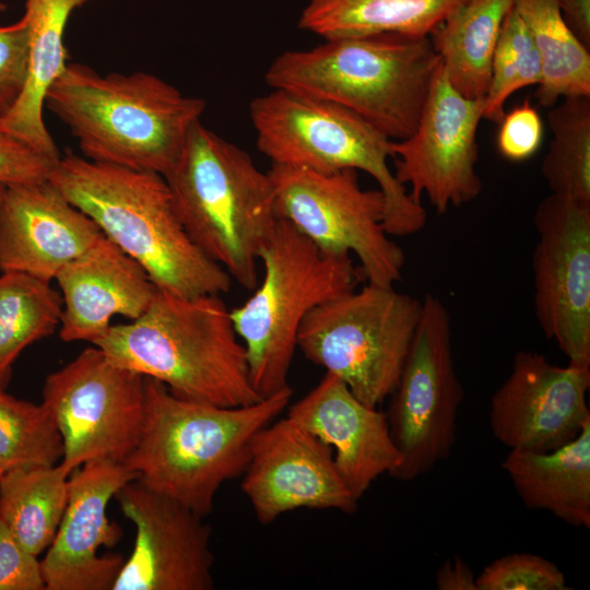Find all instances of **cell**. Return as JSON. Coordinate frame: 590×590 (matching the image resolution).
Masks as SVG:
<instances>
[{
    "label": "cell",
    "instance_id": "6da1fadb",
    "mask_svg": "<svg viewBox=\"0 0 590 590\" xmlns=\"http://www.w3.org/2000/svg\"><path fill=\"white\" fill-rule=\"evenodd\" d=\"M47 180L139 262L157 288L186 297L229 291V274L186 232L163 175L68 150Z\"/></svg>",
    "mask_w": 590,
    "mask_h": 590
},
{
    "label": "cell",
    "instance_id": "7a4b0ae2",
    "mask_svg": "<svg viewBox=\"0 0 590 590\" xmlns=\"http://www.w3.org/2000/svg\"><path fill=\"white\" fill-rule=\"evenodd\" d=\"M286 387L261 400L221 406L180 398L145 377V417L140 439L123 462L148 487L202 517L221 486L243 475L255 435L290 404Z\"/></svg>",
    "mask_w": 590,
    "mask_h": 590
},
{
    "label": "cell",
    "instance_id": "3957f363",
    "mask_svg": "<svg viewBox=\"0 0 590 590\" xmlns=\"http://www.w3.org/2000/svg\"><path fill=\"white\" fill-rule=\"evenodd\" d=\"M45 105L76 139L87 160L166 175L205 102L148 72L101 74L68 63Z\"/></svg>",
    "mask_w": 590,
    "mask_h": 590
},
{
    "label": "cell",
    "instance_id": "277c9868",
    "mask_svg": "<svg viewBox=\"0 0 590 590\" xmlns=\"http://www.w3.org/2000/svg\"><path fill=\"white\" fill-rule=\"evenodd\" d=\"M115 364L163 382L174 394L221 406L261 400L245 346L220 295L160 290L148 309L92 342Z\"/></svg>",
    "mask_w": 590,
    "mask_h": 590
},
{
    "label": "cell",
    "instance_id": "5b68a950",
    "mask_svg": "<svg viewBox=\"0 0 590 590\" xmlns=\"http://www.w3.org/2000/svg\"><path fill=\"white\" fill-rule=\"evenodd\" d=\"M439 64L429 36L377 33L284 51L266 82L345 107L399 141L415 131Z\"/></svg>",
    "mask_w": 590,
    "mask_h": 590
},
{
    "label": "cell",
    "instance_id": "8992f818",
    "mask_svg": "<svg viewBox=\"0 0 590 590\" xmlns=\"http://www.w3.org/2000/svg\"><path fill=\"white\" fill-rule=\"evenodd\" d=\"M164 178L192 241L244 288L253 290L259 252L279 220L268 172L199 120Z\"/></svg>",
    "mask_w": 590,
    "mask_h": 590
},
{
    "label": "cell",
    "instance_id": "52a82bcc",
    "mask_svg": "<svg viewBox=\"0 0 590 590\" xmlns=\"http://www.w3.org/2000/svg\"><path fill=\"white\" fill-rule=\"evenodd\" d=\"M258 150L271 164L321 174L355 169L369 174L385 200L384 227L410 236L427 221L389 166L391 139L354 111L323 99L272 88L250 102Z\"/></svg>",
    "mask_w": 590,
    "mask_h": 590
},
{
    "label": "cell",
    "instance_id": "ba28073f",
    "mask_svg": "<svg viewBox=\"0 0 590 590\" xmlns=\"http://www.w3.org/2000/svg\"><path fill=\"white\" fill-rule=\"evenodd\" d=\"M259 260L261 282L243 305L231 310V317L246 350L251 385L260 398H267L290 387L287 377L305 317L355 290L363 274L351 255L321 251L282 219Z\"/></svg>",
    "mask_w": 590,
    "mask_h": 590
},
{
    "label": "cell",
    "instance_id": "9c48e42d",
    "mask_svg": "<svg viewBox=\"0 0 590 590\" xmlns=\"http://www.w3.org/2000/svg\"><path fill=\"white\" fill-rule=\"evenodd\" d=\"M422 314V300L367 283L305 317L297 347L377 408L398 386Z\"/></svg>",
    "mask_w": 590,
    "mask_h": 590
},
{
    "label": "cell",
    "instance_id": "30bf717a",
    "mask_svg": "<svg viewBox=\"0 0 590 590\" xmlns=\"http://www.w3.org/2000/svg\"><path fill=\"white\" fill-rule=\"evenodd\" d=\"M278 219L330 255H356L367 283L393 286L402 278L403 249L384 227L385 200L366 190L355 169L321 174L271 164Z\"/></svg>",
    "mask_w": 590,
    "mask_h": 590
},
{
    "label": "cell",
    "instance_id": "8fae6325",
    "mask_svg": "<svg viewBox=\"0 0 590 590\" xmlns=\"http://www.w3.org/2000/svg\"><path fill=\"white\" fill-rule=\"evenodd\" d=\"M387 418L401 464L392 477L410 482L446 460L457 436L464 390L451 346V319L444 302L427 293Z\"/></svg>",
    "mask_w": 590,
    "mask_h": 590
},
{
    "label": "cell",
    "instance_id": "7c38bea8",
    "mask_svg": "<svg viewBox=\"0 0 590 590\" xmlns=\"http://www.w3.org/2000/svg\"><path fill=\"white\" fill-rule=\"evenodd\" d=\"M43 403L72 471L88 461L122 463L134 450L145 417V377L111 362L96 345L46 377Z\"/></svg>",
    "mask_w": 590,
    "mask_h": 590
},
{
    "label": "cell",
    "instance_id": "4fadbf2b",
    "mask_svg": "<svg viewBox=\"0 0 590 590\" xmlns=\"http://www.w3.org/2000/svg\"><path fill=\"white\" fill-rule=\"evenodd\" d=\"M533 226V307L568 364L590 367V203L551 193Z\"/></svg>",
    "mask_w": 590,
    "mask_h": 590
},
{
    "label": "cell",
    "instance_id": "5bb4252c",
    "mask_svg": "<svg viewBox=\"0 0 590 590\" xmlns=\"http://www.w3.org/2000/svg\"><path fill=\"white\" fill-rule=\"evenodd\" d=\"M483 111L484 98L461 95L440 61L415 131L391 142L393 174L410 186L414 202L422 204L426 196L434 210L445 214L480 196L476 132Z\"/></svg>",
    "mask_w": 590,
    "mask_h": 590
},
{
    "label": "cell",
    "instance_id": "9a60e30c",
    "mask_svg": "<svg viewBox=\"0 0 590 590\" xmlns=\"http://www.w3.org/2000/svg\"><path fill=\"white\" fill-rule=\"evenodd\" d=\"M135 527L132 552L111 590H211V528L202 516L138 479L116 493Z\"/></svg>",
    "mask_w": 590,
    "mask_h": 590
},
{
    "label": "cell",
    "instance_id": "2e32d148",
    "mask_svg": "<svg viewBox=\"0 0 590 590\" xmlns=\"http://www.w3.org/2000/svg\"><path fill=\"white\" fill-rule=\"evenodd\" d=\"M240 487L264 526L300 508L351 515L358 507L332 449L288 416L276 417L255 435Z\"/></svg>",
    "mask_w": 590,
    "mask_h": 590
},
{
    "label": "cell",
    "instance_id": "e0dca14e",
    "mask_svg": "<svg viewBox=\"0 0 590 590\" xmlns=\"http://www.w3.org/2000/svg\"><path fill=\"white\" fill-rule=\"evenodd\" d=\"M590 367L558 366L538 352L520 350L489 402L493 436L509 449L548 452L590 421Z\"/></svg>",
    "mask_w": 590,
    "mask_h": 590
},
{
    "label": "cell",
    "instance_id": "ac0fdd59",
    "mask_svg": "<svg viewBox=\"0 0 590 590\" xmlns=\"http://www.w3.org/2000/svg\"><path fill=\"white\" fill-rule=\"evenodd\" d=\"M138 475L122 463L97 460L76 468L57 533L40 559L46 590H111L125 563L120 554L97 555L122 536L107 518L109 500Z\"/></svg>",
    "mask_w": 590,
    "mask_h": 590
},
{
    "label": "cell",
    "instance_id": "d6986e66",
    "mask_svg": "<svg viewBox=\"0 0 590 590\" xmlns=\"http://www.w3.org/2000/svg\"><path fill=\"white\" fill-rule=\"evenodd\" d=\"M104 234L48 180L7 186L0 212V270L51 281Z\"/></svg>",
    "mask_w": 590,
    "mask_h": 590
},
{
    "label": "cell",
    "instance_id": "ffe728a7",
    "mask_svg": "<svg viewBox=\"0 0 590 590\" xmlns=\"http://www.w3.org/2000/svg\"><path fill=\"white\" fill-rule=\"evenodd\" d=\"M333 452L335 467L358 502L380 475L401 464L387 414L359 401L337 376L319 382L288 408L287 415Z\"/></svg>",
    "mask_w": 590,
    "mask_h": 590
},
{
    "label": "cell",
    "instance_id": "44dd1931",
    "mask_svg": "<svg viewBox=\"0 0 590 590\" xmlns=\"http://www.w3.org/2000/svg\"><path fill=\"white\" fill-rule=\"evenodd\" d=\"M62 297L59 335L64 342H93L114 316L139 318L158 288L142 266L106 236L56 275Z\"/></svg>",
    "mask_w": 590,
    "mask_h": 590
},
{
    "label": "cell",
    "instance_id": "7402d4cb",
    "mask_svg": "<svg viewBox=\"0 0 590 590\" xmlns=\"http://www.w3.org/2000/svg\"><path fill=\"white\" fill-rule=\"evenodd\" d=\"M92 0H26L28 25L26 81L14 106L0 118V127L58 162V148L43 119L46 94L67 67L63 43L71 14Z\"/></svg>",
    "mask_w": 590,
    "mask_h": 590
},
{
    "label": "cell",
    "instance_id": "603a6c76",
    "mask_svg": "<svg viewBox=\"0 0 590 590\" xmlns=\"http://www.w3.org/2000/svg\"><path fill=\"white\" fill-rule=\"evenodd\" d=\"M502 468L527 508L590 528V421L575 439L552 451L510 449Z\"/></svg>",
    "mask_w": 590,
    "mask_h": 590
},
{
    "label": "cell",
    "instance_id": "cb8c5ba5",
    "mask_svg": "<svg viewBox=\"0 0 590 590\" xmlns=\"http://www.w3.org/2000/svg\"><path fill=\"white\" fill-rule=\"evenodd\" d=\"M514 0H465L429 39L450 84L464 97H485L493 54Z\"/></svg>",
    "mask_w": 590,
    "mask_h": 590
},
{
    "label": "cell",
    "instance_id": "d4e9b609",
    "mask_svg": "<svg viewBox=\"0 0 590 590\" xmlns=\"http://www.w3.org/2000/svg\"><path fill=\"white\" fill-rule=\"evenodd\" d=\"M465 0H308L298 25L323 39L377 33L429 36Z\"/></svg>",
    "mask_w": 590,
    "mask_h": 590
},
{
    "label": "cell",
    "instance_id": "484cf974",
    "mask_svg": "<svg viewBox=\"0 0 590 590\" xmlns=\"http://www.w3.org/2000/svg\"><path fill=\"white\" fill-rule=\"evenodd\" d=\"M71 473L60 461L13 468L0 476V520L36 556L49 547L57 533L68 503Z\"/></svg>",
    "mask_w": 590,
    "mask_h": 590
},
{
    "label": "cell",
    "instance_id": "4316f807",
    "mask_svg": "<svg viewBox=\"0 0 590 590\" xmlns=\"http://www.w3.org/2000/svg\"><path fill=\"white\" fill-rule=\"evenodd\" d=\"M541 60L535 98L544 107L559 98L590 96V52L573 34L557 0H514Z\"/></svg>",
    "mask_w": 590,
    "mask_h": 590
},
{
    "label": "cell",
    "instance_id": "83f0119b",
    "mask_svg": "<svg viewBox=\"0 0 590 590\" xmlns=\"http://www.w3.org/2000/svg\"><path fill=\"white\" fill-rule=\"evenodd\" d=\"M61 314V294L49 281L19 272H1L0 390H5L20 353L52 334L60 324Z\"/></svg>",
    "mask_w": 590,
    "mask_h": 590
},
{
    "label": "cell",
    "instance_id": "f1b7e54d",
    "mask_svg": "<svg viewBox=\"0 0 590 590\" xmlns=\"http://www.w3.org/2000/svg\"><path fill=\"white\" fill-rule=\"evenodd\" d=\"M553 133L541 174L551 193L590 203V96H569L547 113Z\"/></svg>",
    "mask_w": 590,
    "mask_h": 590
},
{
    "label": "cell",
    "instance_id": "f546056e",
    "mask_svg": "<svg viewBox=\"0 0 590 590\" xmlns=\"http://www.w3.org/2000/svg\"><path fill=\"white\" fill-rule=\"evenodd\" d=\"M62 457L60 432L44 403L0 390V469L54 465Z\"/></svg>",
    "mask_w": 590,
    "mask_h": 590
},
{
    "label": "cell",
    "instance_id": "4dcf8cb0",
    "mask_svg": "<svg viewBox=\"0 0 590 590\" xmlns=\"http://www.w3.org/2000/svg\"><path fill=\"white\" fill-rule=\"evenodd\" d=\"M541 60L532 37L516 10L507 13L493 54L483 118L499 123L506 101L519 90L541 81Z\"/></svg>",
    "mask_w": 590,
    "mask_h": 590
},
{
    "label": "cell",
    "instance_id": "1f68e13d",
    "mask_svg": "<svg viewBox=\"0 0 590 590\" xmlns=\"http://www.w3.org/2000/svg\"><path fill=\"white\" fill-rule=\"evenodd\" d=\"M476 590H567L565 575L551 560L511 553L487 565L476 577Z\"/></svg>",
    "mask_w": 590,
    "mask_h": 590
},
{
    "label": "cell",
    "instance_id": "d6a6232c",
    "mask_svg": "<svg viewBox=\"0 0 590 590\" xmlns=\"http://www.w3.org/2000/svg\"><path fill=\"white\" fill-rule=\"evenodd\" d=\"M28 25L24 16L0 26V118L21 96L27 74Z\"/></svg>",
    "mask_w": 590,
    "mask_h": 590
},
{
    "label": "cell",
    "instance_id": "836d02e7",
    "mask_svg": "<svg viewBox=\"0 0 590 590\" xmlns=\"http://www.w3.org/2000/svg\"><path fill=\"white\" fill-rule=\"evenodd\" d=\"M543 139V122L536 109L527 99L505 113L499 122L497 149L512 162L528 160L539 150Z\"/></svg>",
    "mask_w": 590,
    "mask_h": 590
},
{
    "label": "cell",
    "instance_id": "e575fe53",
    "mask_svg": "<svg viewBox=\"0 0 590 590\" xmlns=\"http://www.w3.org/2000/svg\"><path fill=\"white\" fill-rule=\"evenodd\" d=\"M57 162L0 127V182L5 186L48 179Z\"/></svg>",
    "mask_w": 590,
    "mask_h": 590
},
{
    "label": "cell",
    "instance_id": "d590c367",
    "mask_svg": "<svg viewBox=\"0 0 590 590\" xmlns=\"http://www.w3.org/2000/svg\"><path fill=\"white\" fill-rule=\"evenodd\" d=\"M37 557L0 520V590H46Z\"/></svg>",
    "mask_w": 590,
    "mask_h": 590
},
{
    "label": "cell",
    "instance_id": "8d00e7d4",
    "mask_svg": "<svg viewBox=\"0 0 590 590\" xmlns=\"http://www.w3.org/2000/svg\"><path fill=\"white\" fill-rule=\"evenodd\" d=\"M475 580L470 566L459 556L445 560L435 577L439 590H476Z\"/></svg>",
    "mask_w": 590,
    "mask_h": 590
},
{
    "label": "cell",
    "instance_id": "74e56055",
    "mask_svg": "<svg viewBox=\"0 0 590 590\" xmlns=\"http://www.w3.org/2000/svg\"><path fill=\"white\" fill-rule=\"evenodd\" d=\"M562 16L578 38L590 49V0H557Z\"/></svg>",
    "mask_w": 590,
    "mask_h": 590
},
{
    "label": "cell",
    "instance_id": "f35d334b",
    "mask_svg": "<svg viewBox=\"0 0 590 590\" xmlns=\"http://www.w3.org/2000/svg\"><path fill=\"white\" fill-rule=\"evenodd\" d=\"M7 186L0 182V212Z\"/></svg>",
    "mask_w": 590,
    "mask_h": 590
},
{
    "label": "cell",
    "instance_id": "ab89813d",
    "mask_svg": "<svg viewBox=\"0 0 590 590\" xmlns=\"http://www.w3.org/2000/svg\"><path fill=\"white\" fill-rule=\"evenodd\" d=\"M7 10V3L0 0V13L4 12Z\"/></svg>",
    "mask_w": 590,
    "mask_h": 590
},
{
    "label": "cell",
    "instance_id": "60d3db41",
    "mask_svg": "<svg viewBox=\"0 0 590 590\" xmlns=\"http://www.w3.org/2000/svg\"><path fill=\"white\" fill-rule=\"evenodd\" d=\"M3 471L0 469V476L2 475Z\"/></svg>",
    "mask_w": 590,
    "mask_h": 590
}]
</instances>
